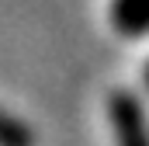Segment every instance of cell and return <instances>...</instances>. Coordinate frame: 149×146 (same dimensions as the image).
I'll list each match as a JSON object with an SVG mask.
<instances>
[{
    "mask_svg": "<svg viewBox=\"0 0 149 146\" xmlns=\"http://www.w3.org/2000/svg\"><path fill=\"white\" fill-rule=\"evenodd\" d=\"M108 115H111L118 146H149V125L146 111L132 94H114L108 101Z\"/></svg>",
    "mask_w": 149,
    "mask_h": 146,
    "instance_id": "1",
    "label": "cell"
},
{
    "mask_svg": "<svg viewBox=\"0 0 149 146\" xmlns=\"http://www.w3.org/2000/svg\"><path fill=\"white\" fill-rule=\"evenodd\" d=\"M111 21L121 35H146L149 32V0H114L111 4Z\"/></svg>",
    "mask_w": 149,
    "mask_h": 146,
    "instance_id": "2",
    "label": "cell"
},
{
    "mask_svg": "<svg viewBox=\"0 0 149 146\" xmlns=\"http://www.w3.org/2000/svg\"><path fill=\"white\" fill-rule=\"evenodd\" d=\"M0 146H35V132L3 108H0Z\"/></svg>",
    "mask_w": 149,
    "mask_h": 146,
    "instance_id": "3",
    "label": "cell"
},
{
    "mask_svg": "<svg viewBox=\"0 0 149 146\" xmlns=\"http://www.w3.org/2000/svg\"><path fill=\"white\" fill-rule=\"evenodd\" d=\"M146 84H149V66H146Z\"/></svg>",
    "mask_w": 149,
    "mask_h": 146,
    "instance_id": "4",
    "label": "cell"
}]
</instances>
